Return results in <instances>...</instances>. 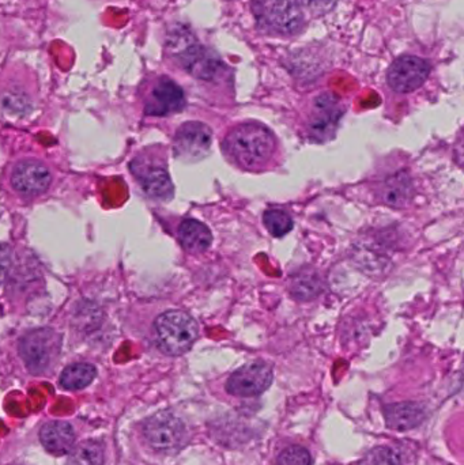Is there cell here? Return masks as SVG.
Listing matches in <instances>:
<instances>
[{
	"mask_svg": "<svg viewBox=\"0 0 464 465\" xmlns=\"http://www.w3.org/2000/svg\"><path fill=\"white\" fill-rule=\"evenodd\" d=\"M66 465H104L106 464V449L103 442L89 439L73 448Z\"/></svg>",
	"mask_w": 464,
	"mask_h": 465,
	"instance_id": "cell-19",
	"label": "cell"
},
{
	"mask_svg": "<svg viewBox=\"0 0 464 465\" xmlns=\"http://www.w3.org/2000/svg\"><path fill=\"white\" fill-rule=\"evenodd\" d=\"M345 114L341 99L331 93H323L312 102L307 129L311 139L315 142H327L335 135L336 127Z\"/></svg>",
	"mask_w": 464,
	"mask_h": 465,
	"instance_id": "cell-7",
	"label": "cell"
},
{
	"mask_svg": "<svg viewBox=\"0 0 464 465\" xmlns=\"http://www.w3.org/2000/svg\"><path fill=\"white\" fill-rule=\"evenodd\" d=\"M168 51L181 67L201 81H214L224 70L218 56L201 47L187 30L177 29L170 33Z\"/></svg>",
	"mask_w": 464,
	"mask_h": 465,
	"instance_id": "cell-2",
	"label": "cell"
},
{
	"mask_svg": "<svg viewBox=\"0 0 464 465\" xmlns=\"http://www.w3.org/2000/svg\"><path fill=\"white\" fill-rule=\"evenodd\" d=\"M97 370L90 364H73L63 370L59 384L63 390H81L89 387L96 378Z\"/></svg>",
	"mask_w": 464,
	"mask_h": 465,
	"instance_id": "cell-18",
	"label": "cell"
},
{
	"mask_svg": "<svg viewBox=\"0 0 464 465\" xmlns=\"http://www.w3.org/2000/svg\"><path fill=\"white\" fill-rule=\"evenodd\" d=\"M213 134L208 125L201 122H188L181 125L173 140V152L178 160L196 162L210 152Z\"/></svg>",
	"mask_w": 464,
	"mask_h": 465,
	"instance_id": "cell-8",
	"label": "cell"
},
{
	"mask_svg": "<svg viewBox=\"0 0 464 465\" xmlns=\"http://www.w3.org/2000/svg\"><path fill=\"white\" fill-rule=\"evenodd\" d=\"M158 349L170 357H180L193 349L199 337L195 319L183 311H168L154 321Z\"/></svg>",
	"mask_w": 464,
	"mask_h": 465,
	"instance_id": "cell-3",
	"label": "cell"
},
{
	"mask_svg": "<svg viewBox=\"0 0 464 465\" xmlns=\"http://www.w3.org/2000/svg\"><path fill=\"white\" fill-rule=\"evenodd\" d=\"M338 0H295L300 9L308 10L313 15H325L335 7Z\"/></svg>",
	"mask_w": 464,
	"mask_h": 465,
	"instance_id": "cell-24",
	"label": "cell"
},
{
	"mask_svg": "<svg viewBox=\"0 0 464 465\" xmlns=\"http://www.w3.org/2000/svg\"><path fill=\"white\" fill-rule=\"evenodd\" d=\"M40 441L48 453L65 456L73 451L75 431L67 422H48L40 430Z\"/></svg>",
	"mask_w": 464,
	"mask_h": 465,
	"instance_id": "cell-14",
	"label": "cell"
},
{
	"mask_svg": "<svg viewBox=\"0 0 464 465\" xmlns=\"http://www.w3.org/2000/svg\"><path fill=\"white\" fill-rule=\"evenodd\" d=\"M178 241L187 252L198 255L211 247L213 234L205 224L196 219H185L178 226Z\"/></svg>",
	"mask_w": 464,
	"mask_h": 465,
	"instance_id": "cell-17",
	"label": "cell"
},
{
	"mask_svg": "<svg viewBox=\"0 0 464 465\" xmlns=\"http://www.w3.org/2000/svg\"><path fill=\"white\" fill-rule=\"evenodd\" d=\"M384 418L387 426L392 430L409 431L418 428L425 421L427 411L418 403L403 401V403L386 406Z\"/></svg>",
	"mask_w": 464,
	"mask_h": 465,
	"instance_id": "cell-15",
	"label": "cell"
},
{
	"mask_svg": "<svg viewBox=\"0 0 464 465\" xmlns=\"http://www.w3.org/2000/svg\"><path fill=\"white\" fill-rule=\"evenodd\" d=\"M144 437L158 452H175L187 441V429L177 416L158 413L144 423Z\"/></svg>",
	"mask_w": 464,
	"mask_h": 465,
	"instance_id": "cell-6",
	"label": "cell"
},
{
	"mask_svg": "<svg viewBox=\"0 0 464 465\" xmlns=\"http://www.w3.org/2000/svg\"><path fill=\"white\" fill-rule=\"evenodd\" d=\"M264 226L272 237H284L293 229L289 214L282 209H269L263 217Z\"/></svg>",
	"mask_w": 464,
	"mask_h": 465,
	"instance_id": "cell-21",
	"label": "cell"
},
{
	"mask_svg": "<svg viewBox=\"0 0 464 465\" xmlns=\"http://www.w3.org/2000/svg\"><path fill=\"white\" fill-rule=\"evenodd\" d=\"M278 465H312V456L303 446H289L279 454Z\"/></svg>",
	"mask_w": 464,
	"mask_h": 465,
	"instance_id": "cell-23",
	"label": "cell"
},
{
	"mask_svg": "<svg viewBox=\"0 0 464 465\" xmlns=\"http://www.w3.org/2000/svg\"><path fill=\"white\" fill-rule=\"evenodd\" d=\"M185 106L183 89L169 78H161L153 88L145 112L149 116H169L178 114Z\"/></svg>",
	"mask_w": 464,
	"mask_h": 465,
	"instance_id": "cell-12",
	"label": "cell"
},
{
	"mask_svg": "<svg viewBox=\"0 0 464 465\" xmlns=\"http://www.w3.org/2000/svg\"><path fill=\"white\" fill-rule=\"evenodd\" d=\"M271 366L266 362H252L237 369L226 382V390L237 398H255L262 395L271 385Z\"/></svg>",
	"mask_w": 464,
	"mask_h": 465,
	"instance_id": "cell-10",
	"label": "cell"
},
{
	"mask_svg": "<svg viewBox=\"0 0 464 465\" xmlns=\"http://www.w3.org/2000/svg\"><path fill=\"white\" fill-rule=\"evenodd\" d=\"M413 180L406 170H399L389 176L380 186V199L387 206L402 209L409 203L413 196Z\"/></svg>",
	"mask_w": 464,
	"mask_h": 465,
	"instance_id": "cell-16",
	"label": "cell"
},
{
	"mask_svg": "<svg viewBox=\"0 0 464 465\" xmlns=\"http://www.w3.org/2000/svg\"><path fill=\"white\" fill-rule=\"evenodd\" d=\"M12 265V249L7 245L0 244V285L6 280Z\"/></svg>",
	"mask_w": 464,
	"mask_h": 465,
	"instance_id": "cell-25",
	"label": "cell"
},
{
	"mask_svg": "<svg viewBox=\"0 0 464 465\" xmlns=\"http://www.w3.org/2000/svg\"><path fill=\"white\" fill-rule=\"evenodd\" d=\"M429 74V61L418 56H400L389 68L387 82L397 93H413L427 82Z\"/></svg>",
	"mask_w": 464,
	"mask_h": 465,
	"instance_id": "cell-9",
	"label": "cell"
},
{
	"mask_svg": "<svg viewBox=\"0 0 464 465\" xmlns=\"http://www.w3.org/2000/svg\"><path fill=\"white\" fill-rule=\"evenodd\" d=\"M60 336L53 329H35L22 337L20 354L32 374L42 375L52 369L60 352Z\"/></svg>",
	"mask_w": 464,
	"mask_h": 465,
	"instance_id": "cell-5",
	"label": "cell"
},
{
	"mask_svg": "<svg viewBox=\"0 0 464 465\" xmlns=\"http://www.w3.org/2000/svg\"><path fill=\"white\" fill-rule=\"evenodd\" d=\"M257 27L278 35H295L304 28V14L292 0H252Z\"/></svg>",
	"mask_w": 464,
	"mask_h": 465,
	"instance_id": "cell-4",
	"label": "cell"
},
{
	"mask_svg": "<svg viewBox=\"0 0 464 465\" xmlns=\"http://www.w3.org/2000/svg\"><path fill=\"white\" fill-rule=\"evenodd\" d=\"M134 175L139 180L145 193L150 198L168 201L173 196V184L167 169L161 166H132Z\"/></svg>",
	"mask_w": 464,
	"mask_h": 465,
	"instance_id": "cell-13",
	"label": "cell"
},
{
	"mask_svg": "<svg viewBox=\"0 0 464 465\" xmlns=\"http://www.w3.org/2000/svg\"><path fill=\"white\" fill-rule=\"evenodd\" d=\"M358 465H402L399 454L389 446H377L364 456Z\"/></svg>",
	"mask_w": 464,
	"mask_h": 465,
	"instance_id": "cell-22",
	"label": "cell"
},
{
	"mask_svg": "<svg viewBox=\"0 0 464 465\" xmlns=\"http://www.w3.org/2000/svg\"><path fill=\"white\" fill-rule=\"evenodd\" d=\"M51 181H52V176L50 170L40 161H22L12 170V188L21 195H40L47 191Z\"/></svg>",
	"mask_w": 464,
	"mask_h": 465,
	"instance_id": "cell-11",
	"label": "cell"
},
{
	"mask_svg": "<svg viewBox=\"0 0 464 465\" xmlns=\"http://www.w3.org/2000/svg\"><path fill=\"white\" fill-rule=\"evenodd\" d=\"M323 288L319 273L313 270L301 271L290 282V293L295 300L308 301L318 297Z\"/></svg>",
	"mask_w": 464,
	"mask_h": 465,
	"instance_id": "cell-20",
	"label": "cell"
},
{
	"mask_svg": "<svg viewBox=\"0 0 464 465\" xmlns=\"http://www.w3.org/2000/svg\"><path fill=\"white\" fill-rule=\"evenodd\" d=\"M274 135L263 124L246 122L234 127L224 140L226 157L247 170L264 168L275 153Z\"/></svg>",
	"mask_w": 464,
	"mask_h": 465,
	"instance_id": "cell-1",
	"label": "cell"
}]
</instances>
